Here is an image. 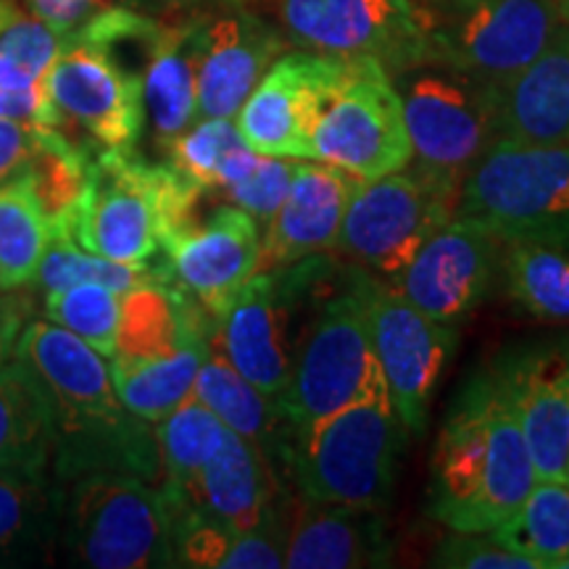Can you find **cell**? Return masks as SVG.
<instances>
[{
    "instance_id": "cell-34",
    "label": "cell",
    "mask_w": 569,
    "mask_h": 569,
    "mask_svg": "<svg viewBox=\"0 0 569 569\" xmlns=\"http://www.w3.org/2000/svg\"><path fill=\"white\" fill-rule=\"evenodd\" d=\"M159 280H169L167 264H117V261L103 259V256L84 251L69 234L59 230H51V243H48L38 277H34L42 293H53V290L71 288V284H103V288L117 290V293H127L138 284Z\"/></svg>"
},
{
    "instance_id": "cell-24",
    "label": "cell",
    "mask_w": 569,
    "mask_h": 569,
    "mask_svg": "<svg viewBox=\"0 0 569 569\" xmlns=\"http://www.w3.org/2000/svg\"><path fill=\"white\" fill-rule=\"evenodd\" d=\"M498 140L569 142V27L507 84L493 88Z\"/></svg>"
},
{
    "instance_id": "cell-40",
    "label": "cell",
    "mask_w": 569,
    "mask_h": 569,
    "mask_svg": "<svg viewBox=\"0 0 569 569\" xmlns=\"http://www.w3.org/2000/svg\"><path fill=\"white\" fill-rule=\"evenodd\" d=\"M122 6V0H24V9L30 17L46 21L61 34L80 32L88 21L98 13Z\"/></svg>"
},
{
    "instance_id": "cell-42",
    "label": "cell",
    "mask_w": 569,
    "mask_h": 569,
    "mask_svg": "<svg viewBox=\"0 0 569 569\" xmlns=\"http://www.w3.org/2000/svg\"><path fill=\"white\" fill-rule=\"evenodd\" d=\"M251 3V0H122V6L134 11L148 13V17H169V13H213L224 9H238V6Z\"/></svg>"
},
{
    "instance_id": "cell-35",
    "label": "cell",
    "mask_w": 569,
    "mask_h": 569,
    "mask_svg": "<svg viewBox=\"0 0 569 569\" xmlns=\"http://www.w3.org/2000/svg\"><path fill=\"white\" fill-rule=\"evenodd\" d=\"M119 303L122 293L103 284H71L46 293V315L53 325L84 340L98 353L111 359L117 346Z\"/></svg>"
},
{
    "instance_id": "cell-13",
    "label": "cell",
    "mask_w": 569,
    "mask_h": 569,
    "mask_svg": "<svg viewBox=\"0 0 569 569\" xmlns=\"http://www.w3.org/2000/svg\"><path fill=\"white\" fill-rule=\"evenodd\" d=\"M309 259L259 269L213 330V343L230 365L272 398H280L293 367L298 303L322 277V267L309 264Z\"/></svg>"
},
{
    "instance_id": "cell-28",
    "label": "cell",
    "mask_w": 569,
    "mask_h": 569,
    "mask_svg": "<svg viewBox=\"0 0 569 569\" xmlns=\"http://www.w3.org/2000/svg\"><path fill=\"white\" fill-rule=\"evenodd\" d=\"M53 417L38 375L17 353L0 367V472H51Z\"/></svg>"
},
{
    "instance_id": "cell-32",
    "label": "cell",
    "mask_w": 569,
    "mask_h": 569,
    "mask_svg": "<svg viewBox=\"0 0 569 569\" xmlns=\"http://www.w3.org/2000/svg\"><path fill=\"white\" fill-rule=\"evenodd\" d=\"M507 288L519 309L543 322L569 325V248L503 243Z\"/></svg>"
},
{
    "instance_id": "cell-16",
    "label": "cell",
    "mask_w": 569,
    "mask_h": 569,
    "mask_svg": "<svg viewBox=\"0 0 569 569\" xmlns=\"http://www.w3.org/2000/svg\"><path fill=\"white\" fill-rule=\"evenodd\" d=\"M167 272L213 322L243 290L251 277L264 269L261 224L238 206H222L203 222H188L161 248Z\"/></svg>"
},
{
    "instance_id": "cell-4",
    "label": "cell",
    "mask_w": 569,
    "mask_h": 569,
    "mask_svg": "<svg viewBox=\"0 0 569 569\" xmlns=\"http://www.w3.org/2000/svg\"><path fill=\"white\" fill-rule=\"evenodd\" d=\"M403 443L407 427L380 388L296 436L288 475L306 501L386 509Z\"/></svg>"
},
{
    "instance_id": "cell-6",
    "label": "cell",
    "mask_w": 569,
    "mask_h": 569,
    "mask_svg": "<svg viewBox=\"0 0 569 569\" xmlns=\"http://www.w3.org/2000/svg\"><path fill=\"white\" fill-rule=\"evenodd\" d=\"M453 217L501 243L569 248V142L498 140L461 180Z\"/></svg>"
},
{
    "instance_id": "cell-41",
    "label": "cell",
    "mask_w": 569,
    "mask_h": 569,
    "mask_svg": "<svg viewBox=\"0 0 569 569\" xmlns=\"http://www.w3.org/2000/svg\"><path fill=\"white\" fill-rule=\"evenodd\" d=\"M0 119L34 127H59V130H63V119L59 109H56L51 92H48V82L32 90L0 88Z\"/></svg>"
},
{
    "instance_id": "cell-8",
    "label": "cell",
    "mask_w": 569,
    "mask_h": 569,
    "mask_svg": "<svg viewBox=\"0 0 569 569\" xmlns=\"http://www.w3.org/2000/svg\"><path fill=\"white\" fill-rule=\"evenodd\" d=\"M427 61L501 88L530 67L565 27L559 0L422 3Z\"/></svg>"
},
{
    "instance_id": "cell-33",
    "label": "cell",
    "mask_w": 569,
    "mask_h": 569,
    "mask_svg": "<svg viewBox=\"0 0 569 569\" xmlns=\"http://www.w3.org/2000/svg\"><path fill=\"white\" fill-rule=\"evenodd\" d=\"M153 430L161 459L159 488L177 490L188 486L222 446L227 427L196 396H188L172 415L156 422Z\"/></svg>"
},
{
    "instance_id": "cell-38",
    "label": "cell",
    "mask_w": 569,
    "mask_h": 569,
    "mask_svg": "<svg viewBox=\"0 0 569 569\" xmlns=\"http://www.w3.org/2000/svg\"><path fill=\"white\" fill-rule=\"evenodd\" d=\"M430 565L448 569H538L536 561L501 546L488 532L457 530L440 540Z\"/></svg>"
},
{
    "instance_id": "cell-44",
    "label": "cell",
    "mask_w": 569,
    "mask_h": 569,
    "mask_svg": "<svg viewBox=\"0 0 569 569\" xmlns=\"http://www.w3.org/2000/svg\"><path fill=\"white\" fill-rule=\"evenodd\" d=\"M17 17H19L17 6H13L11 0H0V32H3Z\"/></svg>"
},
{
    "instance_id": "cell-36",
    "label": "cell",
    "mask_w": 569,
    "mask_h": 569,
    "mask_svg": "<svg viewBox=\"0 0 569 569\" xmlns=\"http://www.w3.org/2000/svg\"><path fill=\"white\" fill-rule=\"evenodd\" d=\"M246 146L234 119H196L167 146V163L201 193H213L224 163Z\"/></svg>"
},
{
    "instance_id": "cell-11",
    "label": "cell",
    "mask_w": 569,
    "mask_h": 569,
    "mask_svg": "<svg viewBox=\"0 0 569 569\" xmlns=\"http://www.w3.org/2000/svg\"><path fill=\"white\" fill-rule=\"evenodd\" d=\"M315 161L356 180H377L411 163V140L393 77L369 56L343 59L315 127Z\"/></svg>"
},
{
    "instance_id": "cell-43",
    "label": "cell",
    "mask_w": 569,
    "mask_h": 569,
    "mask_svg": "<svg viewBox=\"0 0 569 569\" xmlns=\"http://www.w3.org/2000/svg\"><path fill=\"white\" fill-rule=\"evenodd\" d=\"M24 303L17 301V298L9 293H0V367L11 359L13 351H17L19 336L24 330Z\"/></svg>"
},
{
    "instance_id": "cell-26",
    "label": "cell",
    "mask_w": 569,
    "mask_h": 569,
    "mask_svg": "<svg viewBox=\"0 0 569 569\" xmlns=\"http://www.w3.org/2000/svg\"><path fill=\"white\" fill-rule=\"evenodd\" d=\"M206 17L209 13H193L163 27L153 59L142 74L146 122L163 148L198 119V67Z\"/></svg>"
},
{
    "instance_id": "cell-2",
    "label": "cell",
    "mask_w": 569,
    "mask_h": 569,
    "mask_svg": "<svg viewBox=\"0 0 569 569\" xmlns=\"http://www.w3.org/2000/svg\"><path fill=\"white\" fill-rule=\"evenodd\" d=\"M430 472L427 511L457 532L498 528L536 486V467L501 367L461 390L440 427Z\"/></svg>"
},
{
    "instance_id": "cell-39",
    "label": "cell",
    "mask_w": 569,
    "mask_h": 569,
    "mask_svg": "<svg viewBox=\"0 0 569 569\" xmlns=\"http://www.w3.org/2000/svg\"><path fill=\"white\" fill-rule=\"evenodd\" d=\"M48 130L51 127H34L0 119V184L30 172Z\"/></svg>"
},
{
    "instance_id": "cell-45",
    "label": "cell",
    "mask_w": 569,
    "mask_h": 569,
    "mask_svg": "<svg viewBox=\"0 0 569 569\" xmlns=\"http://www.w3.org/2000/svg\"><path fill=\"white\" fill-rule=\"evenodd\" d=\"M561 6V19H565V24L569 27V0H559Z\"/></svg>"
},
{
    "instance_id": "cell-22",
    "label": "cell",
    "mask_w": 569,
    "mask_h": 569,
    "mask_svg": "<svg viewBox=\"0 0 569 569\" xmlns=\"http://www.w3.org/2000/svg\"><path fill=\"white\" fill-rule=\"evenodd\" d=\"M356 184V177L332 163L298 161L288 196L261 230L264 269L336 251Z\"/></svg>"
},
{
    "instance_id": "cell-14",
    "label": "cell",
    "mask_w": 569,
    "mask_h": 569,
    "mask_svg": "<svg viewBox=\"0 0 569 569\" xmlns=\"http://www.w3.org/2000/svg\"><path fill=\"white\" fill-rule=\"evenodd\" d=\"M293 48L340 59L369 56L390 77L427 61L425 11L417 0H280Z\"/></svg>"
},
{
    "instance_id": "cell-12",
    "label": "cell",
    "mask_w": 569,
    "mask_h": 569,
    "mask_svg": "<svg viewBox=\"0 0 569 569\" xmlns=\"http://www.w3.org/2000/svg\"><path fill=\"white\" fill-rule=\"evenodd\" d=\"M353 272L390 403L409 436L422 438L432 393L457 346V330L422 315L396 284H386L361 267Z\"/></svg>"
},
{
    "instance_id": "cell-5",
    "label": "cell",
    "mask_w": 569,
    "mask_h": 569,
    "mask_svg": "<svg viewBox=\"0 0 569 569\" xmlns=\"http://www.w3.org/2000/svg\"><path fill=\"white\" fill-rule=\"evenodd\" d=\"M59 549L71 567H177L172 522L159 486L127 472H90L63 482Z\"/></svg>"
},
{
    "instance_id": "cell-31",
    "label": "cell",
    "mask_w": 569,
    "mask_h": 569,
    "mask_svg": "<svg viewBox=\"0 0 569 569\" xmlns=\"http://www.w3.org/2000/svg\"><path fill=\"white\" fill-rule=\"evenodd\" d=\"M211 338L198 340L172 359L156 361V365H111V380L119 398L134 417L146 422H161L180 407L188 396H193L198 369L211 351Z\"/></svg>"
},
{
    "instance_id": "cell-29",
    "label": "cell",
    "mask_w": 569,
    "mask_h": 569,
    "mask_svg": "<svg viewBox=\"0 0 569 569\" xmlns=\"http://www.w3.org/2000/svg\"><path fill=\"white\" fill-rule=\"evenodd\" d=\"M51 243V217L30 174L0 184V293L27 288Z\"/></svg>"
},
{
    "instance_id": "cell-18",
    "label": "cell",
    "mask_w": 569,
    "mask_h": 569,
    "mask_svg": "<svg viewBox=\"0 0 569 569\" xmlns=\"http://www.w3.org/2000/svg\"><path fill=\"white\" fill-rule=\"evenodd\" d=\"M503 243L486 227L451 217L419 246L396 288L427 317L453 325L486 298Z\"/></svg>"
},
{
    "instance_id": "cell-19",
    "label": "cell",
    "mask_w": 569,
    "mask_h": 569,
    "mask_svg": "<svg viewBox=\"0 0 569 569\" xmlns=\"http://www.w3.org/2000/svg\"><path fill=\"white\" fill-rule=\"evenodd\" d=\"M284 48L288 38L280 27L246 6L209 13L198 67V119L238 117Z\"/></svg>"
},
{
    "instance_id": "cell-9",
    "label": "cell",
    "mask_w": 569,
    "mask_h": 569,
    "mask_svg": "<svg viewBox=\"0 0 569 569\" xmlns=\"http://www.w3.org/2000/svg\"><path fill=\"white\" fill-rule=\"evenodd\" d=\"M411 140V163L457 184L498 142L493 88L438 61L396 71Z\"/></svg>"
},
{
    "instance_id": "cell-15",
    "label": "cell",
    "mask_w": 569,
    "mask_h": 569,
    "mask_svg": "<svg viewBox=\"0 0 569 569\" xmlns=\"http://www.w3.org/2000/svg\"><path fill=\"white\" fill-rule=\"evenodd\" d=\"M343 59L311 51H284L256 84L234 117L256 153L315 159V127L336 84Z\"/></svg>"
},
{
    "instance_id": "cell-1",
    "label": "cell",
    "mask_w": 569,
    "mask_h": 569,
    "mask_svg": "<svg viewBox=\"0 0 569 569\" xmlns=\"http://www.w3.org/2000/svg\"><path fill=\"white\" fill-rule=\"evenodd\" d=\"M13 353L38 375L51 401V478L59 486L90 472H127L159 486L153 425L124 407L106 356L51 319L27 322Z\"/></svg>"
},
{
    "instance_id": "cell-10",
    "label": "cell",
    "mask_w": 569,
    "mask_h": 569,
    "mask_svg": "<svg viewBox=\"0 0 569 569\" xmlns=\"http://www.w3.org/2000/svg\"><path fill=\"white\" fill-rule=\"evenodd\" d=\"M457 198V184L427 174L415 163L377 180H359L336 251L396 284L419 246L453 217Z\"/></svg>"
},
{
    "instance_id": "cell-21",
    "label": "cell",
    "mask_w": 569,
    "mask_h": 569,
    "mask_svg": "<svg viewBox=\"0 0 569 569\" xmlns=\"http://www.w3.org/2000/svg\"><path fill=\"white\" fill-rule=\"evenodd\" d=\"M393 561V538L382 509L325 503L301 498L290 509L284 567L372 569Z\"/></svg>"
},
{
    "instance_id": "cell-25",
    "label": "cell",
    "mask_w": 569,
    "mask_h": 569,
    "mask_svg": "<svg viewBox=\"0 0 569 569\" xmlns=\"http://www.w3.org/2000/svg\"><path fill=\"white\" fill-rule=\"evenodd\" d=\"M193 396L211 415H217L227 430L259 448L274 472H288L296 436L282 415L280 401L246 380L213 340L209 356L198 369Z\"/></svg>"
},
{
    "instance_id": "cell-3",
    "label": "cell",
    "mask_w": 569,
    "mask_h": 569,
    "mask_svg": "<svg viewBox=\"0 0 569 569\" xmlns=\"http://www.w3.org/2000/svg\"><path fill=\"white\" fill-rule=\"evenodd\" d=\"M201 196L172 163H148L132 148H101L90 159L77 203L51 230L117 264H148L177 230L193 222Z\"/></svg>"
},
{
    "instance_id": "cell-23",
    "label": "cell",
    "mask_w": 569,
    "mask_h": 569,
    "mask_svg": "<svg viewBox=\"0 0 569 569\" xmlns=\"http://www.w3.org/2000/svg\"><path fill=\"white\" fill-rule=\"evenodd\" d=\"M538 480H569V348H546L501 367Z\"/></svg>"
},
{
    "instance_id": "cell-17",
    "label": "cell",
    "mask_w": 569,
    "mask_h": 569,
    "mask_svg": "<svg viewBox=\"0 0 569 569\" xmlns=\"http://www.w3.org/2000/svg\"><path fill=\"white\" fill-rule=\"evenodd\" d=\"M48 92L63 124L80 127L101 148H134L146 127L142 80L80 34L48 71Z\"/></svg>"
},
{
    "instance_id": "cell-20",
    "label": "cell",
    "mask_w": 569,
    "mask_h": 569,
    "mask_svg": "<svg viewBox=\"0 0 569 569\" xmlns=\"http://www.w3.org/2000/svg\"><path fill=\"white\" fill-rule=\"evenodd\" d=\"M280 478L259 448L227 430L222 446L188 486L159 490L167 511H193L232 530H253L288 507Z\"/></svg>"
},
{
    "instance_id": "cell-7",
    "label": "cell",
    "mask_w": 569,
    "mask_h": 569,
    "mask_svg": "<svg viewBox=\"0 0 569 569\" xmlns=\"http://www.w3.org/2000/svg\"><path fill=\"white\" fill-rule=\"evenodd\" d=\"M380 388H386V377L377 367L369 340L356 272L348 269L343 288L319 303L298 336L288 386L277 401L293 436H301L311 425Z\"/></svg>"
},
{
    "instance_id": "cell-47",
    "label": "cell",
    "mask_w": 569,
    "mask_h": 569,
    "mask_svg": "<svg viewBox=\"0 0 569 569\" xmlns=\"http://www.w3.org/2000/svg\"><path fill=\"white\" fill-rule=\"evenodd\" d=\"M417 3H436V0H417Z\"/></svg>"
},
{
    "instance_id": "cell-37",
    "label": "cell",
    "mask_w": 569,
    "mask_h": 569,
    "mask_svg": "<svg viewBox=\"0 0 569 569\" xmlns=\"http://www.w3.org/2000/svg\"><path fill=\"white\" fill-rule=\"evenodd\" d=\"M296 167V159H280V156L261 153L253 172L243 177L240 182L230 184V188H224L222 196L230 206H238V209L251 213L256 222L261 224V230H264L269 219H272L277 209L282 206L284 196H288Z\"/></svg>"
},
{
    "instance_id": "cell-27",
    "label": "cell",
    "mask_w": 569,
    "mask_h": 569,
    "mask_svg": "<svg viewBox=\"0 0 569 569\" xmlns=\"http://www.w3.org/2000/svg\"><path fill=\"white\" fill-rule=\"evenodd\" d=\"M61 486L51 472H0V567L51 565Z\"/></svg>"
},
{
    "instance_id": "cell-46",
    "label": "cell",
    "mask_w": 569,
    "mask_h": 569,
    "mask_svg": "<svg viewBox=\"0 0 569 569\" xmlns=\"http://www.w3.org/2000/svg\"><path fill=\"white\" fill-rule=\"evenodd\" d=\"M553 569H569V557H567V559H561V561H559V565H557V567H553Z\"/></svg>"
},
{
    "instance_id": "cell-30",
    "label": "cell",
    "mask_w": 569,
    "mask_h": 569,
    "mask_svg": "<svg viewBox=\"0 0 569 569\" xmlns=\"http://www.w3.org/2000/svg\"><path fill=\"white\" fill-rule=\"evenodd\" d=\"M488 536L538 569L557 567L569 557V480H538L515 515Z\"/></svg>"
}]
</instances>
